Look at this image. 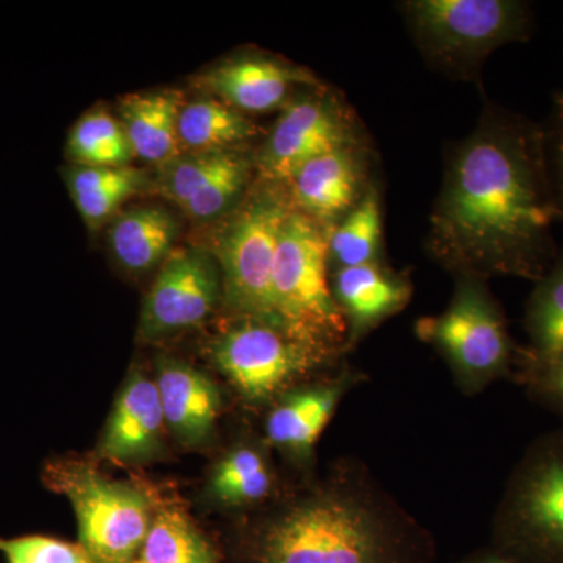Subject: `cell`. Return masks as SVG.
Instances as JSON below:
<instances>
[{
	"mask_svg": "<svg viewBox=\"0 0 563 563\" xmlns=\"http://www.w3.org/2000/svg\"><path fill=\"white\" fill-rule=\"evenodd\" d=\"M354 146L351 122L331 99L288 103L255 158L266 181L288 184L306 163L340 147Z\"/></svg>",
	"mask_w": 563,
	"mask_h": 563,
	"instance_id": "15",
	"label": "cell"
},
{
	"mask_svg": "<svg viewBox=\"0 0 563 563\" xmlns=\"http://www.w3.org/2000/svg\"><path fill=\"white\" fill-rule=\"evenodd\" d=\"M547 136L548 166H550L551 185L558 209L563 221V95L555 98L553 120L544 129Z\"/></svg>",
	"mask_w": 563,
	"mask_h": 563,
	"instance_id": "31",
	"label": "cell"
},
{
	"mask_svg": "<svg viewBox=\"0 0 563 563\" xmlns=\"http://www.w3.org/2000/svg\"><path fill=\"white\" fill-rule=\"evenodd\" d=\"M179 231V221L165 207H136L114 218L110 251L122 272L143 277L161 268L172 255Z\"/></svg>",
	"mask_w": 563,
	"mask_h": 563,
	"instance_id": "20",
	"label": "cell"
},
{
	"mask_svg": "<svg viewBox=\"0 0 563 563\" xmlns=\"http://www.w3.org/2000/svg\"><path fill=\"white\" fill-rule=\"evenodd\" d=\"M324 225L292 209L282 224L273 269V302L282 331L313 350L344 357L347 328L329 280Z\"/></svg>",
	"mask_w": 563,
	"mask_h": 563,
	"instance_id": "4",
	"label": "cell"
},
{
	"mask_svg": "<svg viewBox=\"0 0 563 563\" xmlns=\"http://www.w3.org/2000/svg\"><path fill=\"white\" fill-rule=\"evenodd\" d=\"M70 165L122 168L133 151L120 120L103 110L90 111L70 129L66 141Z\"/></svg>",
	"mask_w": 563,
	"mask_h": 563,
	"instance_id": "24",
	"label": "cell"
},
{
	"mask_svg": "<svg viewBox=\"0 0 563 563\" xmlns=\"http://www.w3.org/2000/svg\"><path fill=\"white\" fill-rule=\"evenodd\" d=\"M131 563H228L220 539L196 520L172 485L158 484L150 532Z\"/></svg>",
	"mask_w": 563,
	"mask_h": 563,
	"instance_id": "19",
	"label": "cell"
},
{
	"mask_svg": "<svg viewBox=\"0 0 563 563\" xmlns=\"http://www.w3.org/2000/svg\"><path fill=\"white\" fill-rule=\"evenodd\" d=\"M331 287L346 320L347 352L388 318L402 312L413 292L412 282L380 262L336 269Z\"/></svg>",
	"mask_w": 563,
	"mask_h": 563,
	"instance_id": "16",
	"label": "cell"
},
{
	"mask_svg": "<svg viewBox=\"0 0 563 563\" xmlns=\"http://www.w3.org/2000/svg\"><path fill=\"white\" fill-rule=\"evenodd\" d=\"M454 563H520L514 559L507 558L498 551L493 550L492 547L483 548V550L473 551L461 561Z\"/></svg>",
	"mask_w": 563,
	"mask_h": 563,
	"instance_id": "32",
	"label": "cell"
},
{
	"mask_svg": "<svg viewBox=\"0 0 563 563\" xmlns=\"http://www.w3.org/2000/svg\"><path fill=\"white\" fill-rule=\"evenodd\" d=\"M415 332L440 354L462 395L477 396L498 380L512 379L520 346L487 280L455 277L450 306L435 317L420 318Z\"/></svg>",
	"mask_w": 563,
	"mask_h": 563,
	"instance_id": "7",
	"label": "cell"
},
{
	"mask_svg": "<svg viewBox=\"0 0 563 563\" xmlns=\"http://www.w3.org/2000/svg\"><path fill=\"white\" fill-rule=\"evenodd\" d=\"M41 479L73 506L79 544L92 563H131L139 554L154 520L158 484L135 474L113 479L88 454L49 459Z\"/></svg>",
	"mask_w": 563,
	"mask_h": 563,
	"instance_id": "3",
	"label": "cell"
},
{
	"mask_svg": "<svg viewBox=\"0 0 563 563\" xmlns=\"http://www.w3.org/2000/svg\"><path fill=\"white\" fill-rule=\"evenodd\" d=\"M242 152L206 151L181 152L173 161L161 166L157 177V190L169 201L184 207L195 196L231 168Z\"/></svg>",
	"mask_w": 563,
	"mask_h": 563,
	"instance_id": "26",
	"label": "cell"
},
{
	"mask_svg": "<svg viewBox=\"0 0 563 563\" xmlns=\"http://www.w3.org/2000/svg\"><path fill=\"white\" fill-rule=\"evenodd\" d=\"M206 358L247 413L262 415L284 393L342 366L343 357L313 350L280 329L229 318L207 343Z\"/></svg>",
	"mask_w": 563,
	"mask_h": 563,
	"instance_id": "5",
	"label": "cell"
},
{
	"mask_svg": "<svg viewBox=\"0 0 563 563\" xmlns=\"http://www.w3.org/2000/svg\"><path fill=\"white\" fill-rule=\"evenodd\" d=\"M147 184L146 176L135 169L128 179L111 187L101 188L84 195L73 196V201L79 210L80 217L90 228H99L103 222L117 213L118 209L136 195Z\"/></svg>",
	"mask_w": 563,
	"mask_h": 563,
	"instance_id": "30",
	"label": "cell"
},
{
	"mask_svg": "<svg viewBox=\"0 0 563 563\" xmlns=\"http://www.w3.org/2000/svg\"><path fill=\"white\" fill-rule=\"evenodd\" d=\"M290 483L262 432L242 426L213 451L196 503L203 514L233 520L276 501Z\"/></svg>",
	"mask_w": 563,
	"mask_h": 563,
	"instance_id": "12",
	"label": "cell"
},
{
	"mask_svg": "<svg viewBox=\"0 0 563 563\" xmlns=\"http://www.w3.org/2000/svg\"><path fill=\"white\" fill-rule=\"evenodd\" d=\"M255 162L240 154L231 168L225 169L209 187L185 203L181 210L198 222L217 221L231 213L243 201Z\"/></svg>",
	"mask_w": 563,
	"mask_h": 563,
	"instance_id": "28",
	"label": "cell"
},
{
	"mask_svg": "<svg viewBox=\"0 0 563 563\" xmlns=\"http://www.w3.org/2000/svg\"><path fill=\"white\" fill-rule=\"evenodd\" d=\"M228 563H433L437 542L365 462L340 457L257 512L228 520Z\"/></svg>",
	"mask_w": 563,
	"mask_h": 563,
	"instance_id": "2",
	"label": "cell"
},
{
	"mask_svg": "<svg viewBox=\"0 0 563 563\" xmlns=\"http://www.w3.org/2000/svg\"><path fill=\"white\" fill-rule=\"evenodd\" d=\"M172 446L154 377L133 362L88 455L99 465L143 468L169 459Z\"/></svg>",
	"mask_w": 563,
	"mask_h": 563,
	"instance_id": "13",
	"label": "cell"
},
{
	"mask_svg": "<svg viewBox=\"0 0 563 563\" xmlns=\"http://www.w3.org/2000/svg\"><path fill=\"white\" fill-rule=\"evenodd\" d=\"M184 106L179 91L136 92L122 98L118 111L133 155L158 166L180 155L177 122Z\"/></svg>",
	"mask_w": 563,
	"mask_h": 563,
	"instance_id": "21",
	"label": "cell"
},
{
	"mask_svg": "<svg viewBox=\"0 0 563 563\" xmlns=\"http://www.w3.org/2000/svg\"><path fill=\"white\" fill-rule=\"evenodd\" d=\"M220 265L203 247L174 250L141 303L136 340L157 344L201 328L222 309Z\"/></svg>",
	"mask_w": 563,
	"mask_h": 563,
	"instance_id": "10",
	"label": "cell"
},
{
	"mask_svg": "<svg viewBox=\"0 0 563 563\" xmlns=\"http://www.w3.org/2000/svg\"><path fill=\"white\" fill-rule=\"evenodd\" d=\"M0 553L7 563H92L79 542L38 533L0 539Z\"/></svg>",
	"mask_w": 563,
	"mask_h": 563,
	"instance_id": "29",
	"label": "cell"
},
{
	"mask_svg": "<svg viewBox=\"0 0 563 563\" xmlns=\"http://www.w3.org/2000/svg\"><path fill=\"white\" fill-rule=\"evenodd\" d=\"M490 547L520 563H563V428L537 437L515 465Z\"/></svg>",
	"mask_w": 563,
	"mask_h": 563,
	"instance_id": "6",
	"label": "cell"
},
{
	"mask_svg": "<svg viewBox=\"0 0 563 563\" xmlns=\"http://www.w3.org/2000/svg\"><path fill=\"white\" fill-rule=\"evenodd\" d=\"M559 221L544 129L490 111L450 158L429 250L455 277L507 276L536 284L558 258Z\"/></svg>",
	"mask_w": 563,
	"mask_h": 563,
	"instance_id": "1",
	"label": "cell"
},
{
	"mask_svg": "<svg viewBox=\"0 0 563 563\" xmlns=\"http://www.w3.org/2000/svg\"><path fill=\"white\" fill-rule=\"evenodd\" d=\"M291 210L279 185L272 184L252 191L225 214L211 254L220 265L222 309L229 318H251L280 329L274 312L273 269L282 224Z\"/></svg>",
	"mask_w": 563,
	"mask_h": 563,
	"instance_id": "8",
	"label": "cell"
},
{
	"mask_svg": "<svg viewBox=\"0 0 563 563\" xmlns=\"http://www.w3.org/2000/svg\"><path fill=\"white\" fill-rule=\"evenodd\" d=\"M292 209L328 228L363 196V166L354 146L340 147L302 166L291 180Z\"/></svg>",
	"mask_w": 563,
	"mask_h": 563,
	"instance_id": "18",
	"label": "cell"
},
{
	"mask_svg": "<svg viewBox=\"0 0 563 563\" xmlns=\"http://www.w3.org/2000/svg\"><path fill=\"white\" fill-rule=\"evenodd\" d=\"M525 329L532 351L539 354L563 352V252L550 272L536 282L526 303Z\"/></svg>",
	"mask_w": 563,
	"mask_h": 563,
	"instance_id": "25",
	"label": "cell"
},
{
	"mask_svg": "<svg viewBox=\"0 0 563 563\" xmlns=\"http://www.w3.org/2000/svg\"><path fill=\"white\" fill-rule=\"evenodd\" d=\"M151 373L174 446L213 453L222 442L221 422L231 395L220 377L165 352L155 357Z\"/></svg>",
	"mask_w": 563,
	"mask_h": 563,
	"instance_id": "14",
	"label": "cell"
},
{
	"mask_svg": "<svg viewBox=\"0 0 563 563\" xmlns=\"http://www.w3.org/2000/svg\"><path fill=\"white\" fill-rule=\"evenodd\" d=\"M199 85L239 111L266 113L280 107L295 85H317L312 74L268 57L236 58L210 69Z\"/></svg>",
	"mask_w": 563,
	"mask_h": 563,
	"instance_id": "17",
	"label": "cell"
},
{
	"mask_svg": "<svg viewBox=\"0 0 563 563\" xmlns=\"http://www.w3.org/2000/svg\"><path fill=\"white\" fill-rule=\"evenodd\" d=\"M366 383V374L343 363L317 379L291 388L262 413V435L295 479L317 474V448L340 404Z\"/></svg>",
	"mask_w": 563,
	"mask_h": 563,
	"instance_id": "11",
	"label": "cell"
},
{
	"mask_svg": "<svg viewBox=\"0 0 563 563\" xmlns=\"http://www.w3.org/2000/svg\"><path fill=\"white\" fill-rule=\"evenodd\" d=\"M177 133L181 152L225 151L257 135L239 110L217 98L196 99L181 107Z\"/></svg>",
	"mask_w": 563,
	"mask_h": 563,
	"instance_id": "22",
	"label": "cell"
},
{
	"mask_svg": "<svg viewBox=\"0 0 563 563\" xmlns=\"http://www.w3.org/2000/svg\"><path fill=\"white\" fill-rule=\"evenodd\" d=\"M402 7L426 55L462 74L531 33V11L515 0H415Z\"/></svg>",
	"mask_w": 563,
	"mask_h": 563,
	"instance_id": "9",
	"label": "cell"
},
{
	"mask_svg": "<svg viewBox=\"0 0 563 563\" xmlns=\"http://www.w3.org/2000/svg\"><path fill=\"white\" fill-rule=\"evenodd\" d=\"M512 379L531 401L563 421V352L539 354L529 346L520 347Z\"/></svg>",
	"mask_w": 563,
	"mask_h": 563,
	"instance_id": "27",
	"label": "cell"
},
{
	"mask_svg": "<svg viewBox=\"0 0 563 563\" xmlns=\"http://www.w3.org/2000/svg\"><path fill=\"white\" fill-rule=\"evenodd\" d=\"M383 209L379 192L369 187L361 201L329 233V263L333 272L380 262Z\"/></svg>",
	"mask_w": 563,
	"mask_h": 563,
	"instance_id": "23",
	"label": "cell"
}]
</instances>
